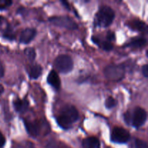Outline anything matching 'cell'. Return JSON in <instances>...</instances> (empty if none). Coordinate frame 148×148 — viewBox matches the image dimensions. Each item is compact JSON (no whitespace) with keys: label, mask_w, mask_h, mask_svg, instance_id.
I'll return each instance as SVG.
<instances>
[{"label":"cell","mask_w":148,"mask_h":148,"mask_svg":"<svg viewBox=\"0 0 148 148\" xmlns=\"http://www.w3.org/2000/svg\"><path fill=\"white\" fill-rule=\"evenodd\" d=\"M146 43H147V40L146 38L143 37L140 38H135L132 39L128 44L126 46L128 47L134 48V49H139V48H142L144 46H145Z\"/></svg>","instance_id":"15"},{"label":"cell","mask_w":148,"mask_h":148,"mask_svg":"<svg viewBox=\"0 0 148 148\" xmlns=\"http://www.w3.org/2000/svg\"><path fill=\"white\" fill-rule=\"evenodd\" d=\"M92 41L97 44L98 46H100V40L96 37H92Z\"/></svg>","instance_id":"26"},{"label":"cell","mask_w":148,"mask_h":148,"mask_svg":"<svg viewBox=\"0 0 148 148\" xmlns=\"http://www.w3.org/2000/svg\"><path fill=\"white\" fill-rule=\"evenodd\" d=\"M54 66L56 70L60 73H69L73 69V61L68 55H60L55 59Z\"/></svg>","instance_id":"4"},{"label":"cell","mask_w":148,"mask_h":148,"mask_svg":"<svg viewBox=\"0 0 148 148\" xmlns=\"http://www.w3.org/2000/svg\"><path fill=\"white\" fill-rule=\"evenodd\" d=\"M3 92H4V88H3L2 85H0V95H1Z\"/></svg>","instance_id":"28"},{"label":"cell","mask_w":148,"mask_h":148,"mask_svg":"<svg viewBox=\"0 0 148 148\" xmlns=\"http://www.w3.org/2000/svg\"><path fill=\"white\" fill-rule=\"evenodd\" d=\"M3 36L4 38L7 39H10V40H12L14 39V34L11 32V30H9V28H7L6 31L4 32V34H3Z\"/></svg>","instance_id":"20"},{"label":"cell","mask_w":148,"mask_h":148,"mask_svg":"<svg viewBox=\"0 0 148 148\" xmlns=\"http://www.w3.org/2000/svg\"><path fill=\"white\" fill-rule=\"evenodd\" d=\"M131 148H147V143L140 139H135Z\"/></svg>","instance_id":"17"},{"label":"cell","mask_w":148,"mask_h":148,"mask_svg":"<svg viewBox=\"0 0 148 148\" xmlns=\"http://www.w3.org/2000/svg\"><path fill=\"white\" fill-rule=\"evenodd\" d=\"M12 1H0V10H3V9L6 8L7 7H9L12 4Z\"/></svg>","instance_id":"22"},{"label":"cell","mask_w":148,"mask_h":148,"mask_svg":"<svg viewBox=\"0 0 148 148\" xmlns=\"http://www.w3.org/2000/svg\"><path fill=\"white\" fill-rule=\"evenodd\" d=\"M129 26L131 28L140 31L143 33H147V26L143 21L140 20H134L129 23Z\"/></svg>","instance_id":"11"},{"label":"cell","mask_w":148,"mask_h":148,"mask_svg":"<svg viewBox=\"0 0 148 148\" xmlns=\"http://www.w3.org/2000/svg\"><path fill=\"white\" fill-rule=\"evenodd\" d=\"M49 22L54 25L64 27L69 30H76L78 26L72 19L68 16H56L49 18Z\"/></svg>","instance_id":"5"},{"label":"cell","mask_w":148,"mask_h":148,"mask_svg":"<svg viewBox=\"0 0 148 148\" xmlns=\"http://www.w3.org/2000/svg\"><path fill=\"white\" fill-rule=\"evenodd\" d=\"M5 138H4V135L2 134V133L0 132V148L4 147V145H5Z\"/></svg>","instance_id":"24"},{"label":"cell","mask_w":148,"mask_h":148,"mask_svg":"<svg viewBox=\"0 0 148 148\" xmlns=\"http://www.w3.org/2000/svg\"><path fill=\"white\" fill-rule=\"evenodd\" d=\"M42 71H43V69L39 64L33 65L28 69L29 77L30 79H38L41 75Z\"/></svg>","instance_id":"14"},{"label":"cell","mask_w":148,"mask_h":148,"mask_svg":"<svg viewBox=\"0 0 148 148\" xmlns=\"http://www.w3.org/2000/svg\"><path fill=\"white\" fill-rule=\"evenodd\" d=\"M4 75V66H3L2 63L1 62V61H0V79H1V77H3Z\"/></svg>","instance_id":"25"},{"label":"cell","mask_w":148,"mask_h":148,"mask_svg":"<svg viewBox=\"0 0 148 148\" xmlns=\"http://www.w3.org/2000/svg\"><path fill=\"white\" fill-rule=\"evenodd\" d=\"M115 17V12L108 6L100 8L95 17V25L98 27H107L111 25Z\"/></svg>","instance_id":"2"},{"label":"cell","mask_w":148,"mask_h":148,"mask_svg":"<svg viewBox=\"0 0 148 148\" xmlns=\"http://www.w3.org/2000/svg\"><path fill=\"white\" fill-rule=\"evenodd\" d=\"M47 82L51 87H53L55 90H58L60 89L61 81L59 75L56 73V71L51 70L49 73L47 77Z\"/></svg>","instance_id":"9"},{"label":"cell","mask_w":148,"mask_h":148,"mask_svg":"<svg viewBox=\"0 0 148 148\" xmlns=\"http://www.w3.org/2000/svg\"><path fill=\"white\" fill-rule=\"evenodd\" d=\"M142 73L144 75V77H148V66L147 64L143 65V67H142Z\"/></svg>","instance_id":"23"},{"label":"cell","mask_w":148,"mask_h":148,"mask_svg":"<svg viewBox=\"0 0 148 148\" xmlns=\"http://www.w3.org/2000/svg\"><path fill=\"white\" fill-rule=\"evenodd\" d=\"M79 119V113L75 106L71 105L65 106L61 110L60 114L56 118L57 124L64 130L71 128L72 124Z\"/></svg>","instance_id":"1"},{"label":"cell","mask_w":148,"mask_h":148,"mask_svg":"<svg viewBox=\"0 0 148 148\" xmlns=\"http://www.w3.org/2000/svg\"><path fill=\"white\" fill-rule=\"evenodd\" d=\"M62 4H63V5L64 6V7H66V9H68V10H69V3H68L67 1H62Z\"/></svg>","instance_id":"27"},{"label":"cell","mask_w":148,"mask_h":148,"mask_svg":"<svg viewBox=\"0 0 148 148\" xmlns=\"http://www.w3.org/2000/svg\"><path fill=\"white\" fill-rule=\"evenodd\" d=\"M147 120V113L145 110L140 107L134 108L132 114L130 113V124L135 128H139L145 124Z\"/></svg>","instance_id":"6"},{"label":"cell","mask_w":148,"mask_h":148,"mask_svg":"<svg viewBox=\"0 0 148 148\" xmlns=\"http://www.w3.org/2000/svg\"><path fill=\"white\" fill-rule=\"evenodd\" d=\"M83 148H100V142L96 137H91L85 139L82 143Z\"/></svg>","instance_id":"13"},{"label":"cell","mask_w":148,"mask_h":148,"mask_svg":"<svg viewBox=\"0 0 148 148\" xmlns=\"http://www.w3.org/2000/svg\"><path fill=\"white\" fill-rule=\"evenodd\" d=\"M24 53L26 56H27V59H29L30 61L33 62V61L35 60L36 56V51L32 47H27L25 49L24 51Z\"/></svg>","instance_id":"16"},{"label":"cell","mask_w":148,"mask_h":148,"mask_svg":"<svg viewBox=\"0 0 148 148\" xmlns=\"http://www.w3.org/2000/svg\"><path fill=\"white\" fill-rule=\"evenodd\" d=\"M106 38H107V41H108V42L115 40V39H116L115 33L112 31H108V33H107Z\"/></svg>","instance_id":"21"},{"label":"cell","mask_w":148,"mask_h":148,"mask_svg":"<svg viewBox=\"0 0 148 148\" xmlns=\"http://www.w3.org/2000/svg\"><path fill=\"white\" fill-rule=\"evenodd\" d=\"M104 75L108 80L120 82L125 77V67L124 64H109L104 69Z\"/></svg>","instance_id":"3"},{"label":"cell","mask_w":148,"mask_h":148,"mask_svg":"<svg viewBox=\"0 0 148 148\" xmlns=\"http://www.w3.org/2000/svg\"><path fill=\"white\" fill-rule=\"evenodd\" d=\"M111 140L113 143L123 144L130 140V134L127 130L121 127H115L111 135Z\"/></svg>","instance_id":"7"},{"label":"cell","mask_w":148,"mask_h":148,"mask_svg":"<svg viewBox=\"0 0 148 148\" xmlns=\"http://www.w3.org/2000/svg\"><path fill=\"white\" fill-rule=\"evenodd\" d=\"M36 30L34 28H25L21 32L20 36V42L21 43L27 44L30 43L36 36Z\"/></svg>","instance_id":"8"},{"label":"cell","mask_w":148,"mask_h":148,"mask_svg":"<svg viewBox=\"0 0 148 148\" xmlns=\"http://www.w3.org/2000/svg\"><path fill=\"white\" fill-rule=\"evenodd\" d=\"M13 106L16 111L19 113H24L28 108V101L26 99L21 100L17 98L14 101Z\"/></svg>","instance_id":"12"},{"label":"cell","mask_w":148,"mask_h":148,"mask_svg":"<svg viewBox=\"0 0 148 148\" xmlns=\"http://www.w3.org/2000/svg\"><path fill=\"white\" fill-rule=\"evenodd\" d=\"M117 105V101L112 97H108L105 102V106L108 109H111Z\"/></svg>","instance_id":"18"},{"label":"cell","mask_w":148,"mask_h":148,"mask_svg":"<svg viewBox=\"0 0 148 148\" xmlns=\"http://www.w3.org/2000/svg\"><path fill=\"white\" fill-rule=\"evenodd\" d=\"M25 126L27 132L32 137H37L40 132V127L37 123L30 122V121H24Z\"/></svg>","instance_id":"10"},{"label":"cell","mask_w":148,"mask_h":148,"mask_svg":"<svg viewBox=\"0 0 148 148\" xmlns=\"http://www.w3.org/2000/svg\"><path fill=\"white\" fill-rule=\"evenodd\" d=\"M101 47L103 48L104 51H110L113 49L114 48V46H113L112 43L111 42H108V41H103L102 42V44H101Z\"/></svg>","instance_id":"19"}]
</instances>
